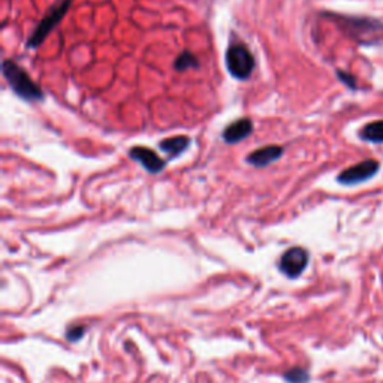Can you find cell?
Listing matches in <instances>:
<instances>
[{
  "label": "cell",
  "instance_id": "6da1fadb",
  "mask_svg": "<svg viewBox=\"0 0 383 383\" xmlns=\"http://www.w3.org/2000/svg\"><path fill=\"white\" fill-rule=\"evenodd\" d=\"M2 72L14 93L24 101L43 102L45 99L43 89L30 78V75L19 63H15L14 60H5L2 65Z\"/></svg>",
  "mask_w": 383,
  "mask_h": 383
},
{
  "label": "cell",
  "instance_id": "7a4b0ae2",
  "mask_svg": "<svg viewBox=\"0 0 383 383\" xmlns=\"http://www.w3.org/2000/svg\"><path fill=\"white\" fill-rule=\"evenodd\" d=\"M227 68L237 80H247L255 69V57L246 45L234 44L227 51Z\"/></svg>",
  "mask_w": 383,
  "mask_h": 383
},
{
  "label": "cell",
  "instance_id": "3957f363",
  "mask_svg": "<svg viewBox=\"0 0 383 383\" xmlns=\"http://www.w3.org/2000/svg\"><path fill=\"white\" fill-rule=\"evenodd\" d=\"M72 0H62L57 5H54L49 12L44 16L38 26L33 30L32 35L27 39V47L29 48H36L44 43L45 38L51 33V30L62 21L65 14L68 12Z\"/></svg>",
  "mask_w": 383,
  "mask_h": 383
},
{
  "label": "cell",
  "instance_id": "277c9868",
  "mask_svg": "<svg viewBox=\"0 0 383 383\" xmlns=\"http://www.w3.org/2000/svg\"><path fill=\"white\" fill-rule=\"evenodd\" d=\"M379 170L380 163L378 161H362L358 165L351 166V168L341 171L340 176L337 177V181L341 183L343 186H355L373 178L379 172Z\"/></svg>",
  "mask_w": 383,
  "mask_h": 383
},
{
  "label": "cell",
  "instance_id": "5b68a950",
  "mask_svg": "<svg viewBox=\"0 0 383 383\" xmlns=\"http://www.w3.org/2000/svg\"><path fill=\"white\" fill-rule=\"evenodd\" d=\"M307 264H309V253H307L305 248L292 247L280 257L279 268L285 276L295 279L305 270Z\"/></svg>",
  "mask_w": 383,
  "mask_h": 383
},
{
  "label": "cell",
  "instance_id": "8992f818",
  "mask_svg": "<svg viewBox=\"0 0 383 383\" xmlns=\"http://www.w3.org/2000/svg\"><path fill=\"white\" fill-rule=\"evenodd\" d=\"M129 156L152 174H159L166 168V162L154 152V150L148 147H132L129 148Z\"/></svg>",
  "mask_w": 383,
  "mask_h": 383
},
{
  "label": "cell",
  "instance_id": "52a82bcc",
  "mask_svg": "<svg viewBox=\"0 0 383 383\" xmlns=\"http://www.w3.org/2000/svg\"><path fill=\"white\" fill-rule=\"evenodd\" d=\"M253 132V123L248 119H238L232 121L229 126L224 128L222 137L228 144H237L240 141L246 139Z\"/></svg>",
  "mask_w": 383,
  "mask_h": 383
},
{
  "label": "cell",
  "instance_id": "ba28073f",
  "mask_svg": "<svg viewBox=\"0 0 383 383\" xmlns=\"http://www.w3.org/2000/svg\"><path fill=\"white\" fill-rule=\"evenodd\" d=\"M283 154V148L280 146H266L262 148H257L256 152L251 153L246 161L247 163H251L256 168H264V166H268L272 162L279 161Z\"/></svg>",
  "mask_w": 383,
  "mask_h": 383
},
{
  "label": "cell",
  "instance_id": "9c48e42d",
  "mask_svg": "<svg viewBox=\"0 0 383 383\" xmlns=\"http://www.w3.org/2000/svg\"><path fill=\"white\" fill-rule=\"evenodd\" d=\"M192 141L189 137L180 135V137H171L161 141L159 148L166 154H170V157H177L181 153H185L186 150L190 147Z\"/></svg>",
  "mask_w": 383,
  "mask_h": 383
},
{
  "label": "cell",
  "instance_id": "30bf717a",
  "mask_svg": "<svg viewBox=\"0 0 383 383\" xmlns=\"http://www.w3.org/2000/svg\"><path fill=\"white\" fill-rule=\"evenodd\" d=\"M361 139L373 144H383V120L365 124L360 132Z\"/></svg>",
  "mask_w": 383,
  "mask_h": 383
},
{
  "label": "cell",
  "instance_id": "8fae6325",
  "mask_svg": "<svg viewBox=\"0 0 383 383\" xmlns=\"http://www.w3.org/2000/svg\"><path fill=\"white\" fill-rule=\"evenodd\" d=\"M174 66H176L177 71H187L192 68H198L199 62L195 57V54L185 51L177 57V60H176V63H174Z\"/></svg>",
  "mask_w": 383,
  "mask_h": 383
},
{
  "label": "cell",
  "instance_id": "7c38bea8",
  "mask_svg": "<svg viewBox=\"0 0 383 383\" xmlns=\"http://www.w3.org/2000/svg\"><path fill=\"white\" fill-rule=\"evenodd\" d=\"M286 380L290 383H307L309 382V374L301 369H294L286 374Z\"/></svg>",
  "mask_w": 383,
  "mask_h": 383
},
{
  "label": "cell",
  "instance_id": "4fadbf2b",
  "mask_svg": "<svg viewBox=\"0 0 383 383\" xmlns=\"http://www.w3.org/2000/svg\"><path fill=\"white\" fill-rule=\"evenodd\" d=\"M337 75H338L340 81H343L346 86H349L351 89H355V87H356L355 80H353L352 75H349V73H346V72H343V71H337Z\"/></svg>",
  "mask_w": 383,
  "mask_h": 383
},
{
  "label": "cell",
  "instance_id": "5bb4252c",
  "mask_svg": "<svg viewBox=\"0 0 383 383\" xmlns=\"http://www.w3.org/2000/svg\"><path fill=\"white\" fill-rule=\"evenodd\" d=\"M82 332H84V328L75 327V328H72V329L68 331V338H69V340H78V338L82 336Z\"/></svg>",
  "mask_w": 383,
  "mask_h": 383
}]
</instances>
